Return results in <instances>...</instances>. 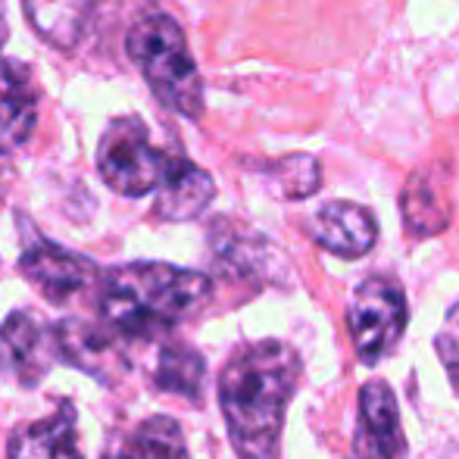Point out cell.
<instances>
[{
    "mask_svg": "<svg viewBox=\"0 0 459 459\" xmlns=\"http://www.w3.org/2000/svg\"><path fill=\"white\" fill-rule=\"evenodd\" d=\"M297 381L300 357L281 341H256L222 368L219 403L235 450L244 459H275Z\"/></svg>",
    "mask_w": 459,
    "mask_h": 459,
    "instance_id": "1",
    "label": "cell"
},
{
    "mask_svg": "<svg viewBox=\"0 0 459 459\" xmlns=\"http://www.w3.org/2000/svg\"><path fill=\"white\" fill-rule=\"evenodd\" d=\"M210 297V278L169 263H128L107 275L100 313L113 332L132 341L169 334Z\"/></svg>",
    "mask_w": 459,
    "mask_h": 459,
    "instance_id": "2",
    "label": "cell"
},
{
    "mask_svg": "<svg viewBox=\"0 0 459 459\" xmlns=\"http://www.w3.org/2000/svg\"><path fill=\"white\" fill-rule=\"evenodd\" d=\"M128 56L144 73L153 94L176 113L197 119L204 113V85L187 54V41L169 16H144L128 31Z\"/></svg>",
    "mask_w": 459,
    "mask_h": 459,
    "instance_id": "3",
    "label": "cell"
},
{
    "mask_svg": "<svg viewBox=\"0 0 459 459\" xmlns=\"http://www.w3.org/2000/svg\"><path fill=\"white\" fill-rule=\"evenodd\" d=\"M176 160V153H166L163 147L153 144L147 126L134 116L109 122L97 147V169L103 182L122 197H144L160 191Z\"/></svg>",
    "mask_w": 459,
    "mask_h": 459,
    "instance_id": "4",
    "label": "cell"
},
{
    "mask_svg": "<svg viewBox=\"0 0 459 459\" xmlns=\"http://www.w3.org/2000/svg\"><path fill=\"white\" fill-rule=\"evenodd\" d=\"M347 325L353 334V347L363 363H378L381 357L397 347L406 328V300L403 290L391 278H366L353 290L351 309H347Z\"/></svg>",
    "mask_w": 459,
    "mask_h": 459,
    "instance_id": "5",
    "label": "cell"
},
{
    "mask_svg": "<svg viewBox=\"0 0 459 459\" xmlns=\"http://www.w3.org/2000/svg\"><path fill=\"white\" fill-rule=\"evenodd\" d=\"M19 269H22V275L31 284H38L56 303L69 300V297H75L82 288H88L94 281L91 260L73 254V250L56 247L50 241L35 244V247L25 250L22 260H19Z\"/></svg>",
    "mask_w": 459,
    "mask_h": 459,
    "instance_id": "6",
    "label": "cell"
},
{
    "mask_svg": "<svg viewBox=\"0 0 459 459\" xmlns=\"http://www.w3.org/2000/svg\"><path fill=\"white\" fill-rule=\"evenodd\" d=\"M309 235L319 247L332 250L334 256H363L372 250L378 229H375V219L366 206L347 204V200H334L325 204L313 219H309Z\"/></svg>",
    "mask_w": 459,
    "mask_h": 459,
    "instance_id": "7",
    "label": "cell"
},
{
    "mask_svg": "<svg viewBox=\"0 0 459 459\" xmlns=\"http://www.w3.org/2000/svg\"><path fill=\"white\" fill-rule=\"evenodd\" d=\"M38 122V94L25 66L0 56V153H16Z\"/></svg>",
    "mask_w": 459,
    "mask_h": 459,
    "instance_id": "8",
    "label": "cell"
},
{
    "mask_svg": "<svg viewBox=\"0 0 459 459\" xmlns=\"http://www.w3.org/2000/svg\"><path fill=\"white\" fill-rule=\"evenodd\" d=\"M359 410H363V437L378 459H403L406 437L400 429V412L394 391L385 381H368L359 394Z\"/></svg>",
    "mask_w": 459,
    "mask_h": 459,
    "instance_id": "9",
    "label": "cell"
},
{
    "mask_svg": "<svg viewBox=\"0 0 459 459\" xmlns=\"http://www.w3.org/2000/svg\"><path fill=\"white\" fill-rule=\"evenodd\" d=\"M10 459H85L79 447L73 410L60 406L56 416L16 431L10 441Z\"/></svg>",
    "mask_w": 459,
    "mask_h": 459,
    "instance_id": "10",
    "label": "cell"
},
{
    "mask_svg": "<svg viewBox=\"0 0 459 459\" xmlns=\"http://www.w3.org/2000/svg\"><path fill=\"white\" fill-rule=\"evenodd\" d=\"M212 194H216V185H212L210 172H204L200 166L178 157L172 172L166 176V182L157 191V216L169 219V222L194 219L206 210Z\"/></svg>",
    "mask_w": 459,
    "mask_h": 459,
    "instance_id": "11",
    "label": "cell"
},
{
    "mask_svg": "<svg viewBox=\"0 0 459 459\" xmlns=\"http://www.w3.org/2000/svg\"><path fill=\"white\" fill-rule=\"evenodd\" d=\"M44 325L35 319V313L22 309V313H13L10 319L0 328V359L13 368L22 381H35L44 372L48 363V338H44Z\"/></svg>",
    "mask_w": 459,
    "mask_h": 459,
    "instance_id": "12",
    "label": "cell"
},
{
    "mask_svg": "<svg viewBox=\"0 0 459 459\" xmlns=\"http://www.w3.org/2000/svg\"><path fill=\"white\" fill-rule=\"evenodd\" d=\"M54 344L69 363L97 375V378H107V368L122 366L113 341L103 332H97V328L85 325V322H60Z\"/></svg>",
    "mask_w": 459,
    "mask_h": 459,
    "instance_id": "13",
    "label": "cell"
},
{
    "mask_svg": "<svg viewBox=\"0 0 459 459\" xmlns=\"http://www.w3.org/2000/svg\"><path fill=\"white\" fill-rule=\"evenodd\" d=\"M204 357L191 347H166L157 359V385L169 394H182V397H200V387H204Z\"/></svg>",
    "mask_w": 459,
    "mask_h": 459,
    "instance_id": "14",
    "label": "cell"
},
{
    "mask_svg": "<svg viewBox=\"0 0 459 459\" xmlns=\"http://www.w3.org/2000/svg\"><path fill=\"white\" fill-rule=\"evenodd\" d=\"M403 219L416 235H431L447 225V206L437 197L431 178L412 176L403 187Z\"/></svg>",
    "mask_w": 459,
    "mask_h": 459,
    "instance_id": "15",
    "label": "cell"
},
{
    "mask_svg": "<svg viewBox=\"0 0 459 459\" xmlns=\"http://www.w3.org/2000/svg\"><path fill=\"white\" fill-rule=\"evenodd\" d=\"M128 444L141 459H191L182 429L169 416H153L147 422H141L134 429V435L128 437Z\"/></svg>",
    "mask_w": 459,
    "mask_h": 459,
    "instance_id": "16",
    "label": "cell"
},
{
    "mask_svg": "<svg viewBox=\"0 0 459 459\" xmlns=\"http://www.w3.org/2000/svg\"><path fill=\"white\" fill-rule=\"evenodd\" d=\"M437 357L447 366L450 378L459 387V303L447 313L441 332H437Z\"/></svg>",
    "mask_w": 459,
    "mask_h": 459,
    "instance_id": "17",
    "label": "cell"
},
{
    "mask_svg": "<svg viewBox=\"0 0 459 459\" xmlns=\"http://www.w3.org/2000/svg\"><path fill=\"white\" fill-rule=\"evenodd\" d=\"M103 459H141L138 454H134V447L128 444V437L122 444H116V447H109L107 454H103Z\"/></svg>",
    "mask_w": 459,
    "mask_h": 459,
    "instance_id": "18",
    "label": "cell"
},
{
    "mask_svg": "<svg viewBox=\"0 0 459 459\" xmlns=\"http://www.w3.org/2000/svg\"><path fill=\"white\" fill-rule=\"evenodd\" d=\"M6 41V13H4V0H0V48Z\"/></svg>",
    "mask_w": 459,
    "mask_h": 459,
    "instance_id": "19",
    "label": "cell"
}]
</instances>
